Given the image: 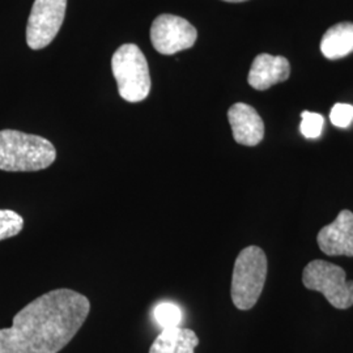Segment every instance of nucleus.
Wrapping results in <instances>:
<instances>
[{
  "label": "nucleus",
  "mask_w": 353,
  "mask_h": 353,
  "mask_svg": "<svg viewBox=\"0 0 353 353\" xmlns=\"http://www.w3.org/2000/svg\"><path fill=\"white\" fill-rule=\"evenodd\" d=\"M290 64L285 57L259 54L255 57L248 76L249 85L256 90L267 89L290 79Z\"/></svg>",
  "instance_id": "obj_10"
},
{
  "label": "nucleus",
  "mask_w": 353,
  "mask_h": 353,
  "mask_svg": "<svg viewBox=\"0 0 353 353\" xmlns=\"http://www.w3.org/2000/svg\"><path fill=\"white\" fill-rule=\"evenodd\" d=\"M198 32L183 17L164 13L154 19L151 26L153 48L163 55H173L188 50L196 42Z\"/></svg>",
  "instance_id": "obj_7"
},
{
  "label": "nucleus",
  "mask_w": 353,
  "mask_h": 353,
  "mask_svg": "<svg viewBox=\"0 0 353 353\" xmlns=\"http://www.w3.org/2000/svg\"><path fill=\"white\" fill-rule=\"evenodd\" d=\"M301 134L306 139H316L322 135L325 118L321 114L313 113V112H303L301 114Z\"/></svg>",
  "instance_id": "obj_15"
},
{
  "label": "nucleus",
  "mask_w": 353,
  "mask_h": 353,
  "mask_svg": "<svg viewBox=\"0 0 353 353\" xmlns=\"http://www.w3.org/2000/svg\"><path fill=\"white\" fill-rule=\"evenodd\" d=\"M321 51L330 61H338L353 52V23H339L328 28L321 39Z\"/></svg>",
  "instance_id": "obj_12"
},
{
  "label": "nucleus",
  "mask_w": 353,
  "mask_h": 353,
  "mask_svg": "<svg viewBox=\"0 0 353 353\" xmlns=\"http://www.w3.org/2000/svg\"><path fill=\"white\" fill-rule=\"evenodd\" d=\"M24 228V219L11 210H0V241L17 236Z\"/></svg>",
  "instance_id": "obj_14"
},
{
  "label": "nucleus",
  "mask_w": 353,
  "mask_h": 353,
  "mask_svg": "<svg viewBox=\"0 0 353 353\" xmlns=\"http://www.w3.org/2000/svg\"><path fill=\"white\" fill-rule=\"evenodd\" d=\"M90 312L88 299L72 290H51L0 330V353H58L74 339Z\"/></svg>",
  "instance_id": "obj_1"
},
{
  "label": "nucleus",
  "mask_w": 353,
  "mask_h": 353,
  "mask_svg": "<svg viewBox=\"0 0 353 353\" xmlns=\"http://www.w3.org/2000/svg\"><path fill=\"white\" fill-rule=\"evenodd\" d=\"M112 70L119 96L127 102L144 101L151 92L148 62L138 45L126 43L114 52Z\"/></svg>",
  "instance_id": "obj_4"
},
{
  "label": "nucleus",
  "mask_w": 353,
  "mask_h": 353,
  "mask_svg": "<svg viewBox=\"0 0 353 353\" xmlns=\"http://www.w3.org/2000/svg\"><path fill=\"white\" fill-rule=\"evenodd\" d=\"M198 344L199 338L190 328H165L152 343L150 353H195Z\"/></svg>",
  "instance_id": "obj_11"
},
{
  "label": "nucleus",
  "mask_w": 353,
  "mask_h": 353,
  "mask_svg": "<svg viewBox=\"0 0 353 353\" xmlns=\"http://www.w3.org/2000/svg\"><path fill=\"white\" fill-rule=\"evenodd\" d=\"M303 285L321 292L336 309L353 306V281H347L345 271L339 265L316 259L303 268Z\"/></svg>",
  "instance_id": "obj_5"
},
{
  "label": "nucleus",
  "mask_w": 353,
  "mask_h": 353,
  "mask_svg": "<svg viewBox=\"0 0 353 353\" xmlns=\"http://www.w3.org/2000/svg\"><path fill=\"white\" fill-rule=\"evenodd\" d=\"M55 159L57 151L49 140L16 130L0 131V170L38 172Z\"/></svg>",
  "instance_id": "obj_2"
},
{
  "label": "nucleus",
  "mask_w": 353,
  "mask_h": 353,
  "mask_svg": "<svg viewBox=\"0 0 353 353\" xmlns=\"http://www.w3.org/2000/svg\"><path fill=\"white\" fill-rule=\"evenodd\" d=\"M330 121L334 126L347 128L353 122V106L350 103H335L330 113Z\"/></svg>",
  "instance_id": "obj_16"
},
{
  "label": "nucleus",
  "mask_w": 353,
  "mask_h": 353,
  "mask_svg": "<svg viewBox=\"0 0 353 353\" xmlns=\"http://www.w3.org/2000/svg\"><path fill=\"white\" fill-rule=\"evenodd\" d=\"M316 242L322 252L331 256H353V214L343 210L338 217L318 233Z\"/></svg>",
  "instance_id": "obj_8"
},
{
  "label": "nucleus",
  "mask_w": 353,
  "mask_h": 353,
  "mask_svg": "<svg viewBox=\"0 0 353 353\" xmlns=\"http://www.w3.org/2000/svg\"><path fill=\"white\" fill-rule=\"evenodd\" d=\"M67 0H34L26 26V43L32 50L50 45L63 24Z\"/></svg>",
  "instance_id": "obj_6"
},
{
  "label": "nucleus",
  "mask_w": 353,
  "mask_h": 353,
  "mask_svg": "<svg viewBox=\"0 0 353 353\" xmlns=\"http://www.w3.org/2000/svg\"><path fill=\"white\" fill-rule=\"evenodd\" d=\"M233 138L246 147H255L265 138V123L258 112L248 103L237 102L228 110Z\"/></svg>",
  "instance_id": "obj_9"
},
{
  "label": "nucleus",
  "mask_w": 353,
  "mask_h": 353,
  "mask_svg": "<svg viewBox=\"0 0 353 353\" xmlns=\"http://www.w3.org/2000/svg\"><path fill=\"white\" fill-rule=\"evenodd\" d=\"M182 318H183L182 310L176 303H157L153 309V319L163 330L179 327Z\"/></svg>",
  "instance_id": "obj_13"
},
{
  "label": "nucleus",
  "mask_w": 353,
  "mask_h": 353,
  "mask_svg": "<svg viewBox=\"0 0 353 353\" xmlns=\"http://www.w3.org/2000/svg\"><path fill=\"white\" fill-rule=\"evenodd\" d=\"M267 256L258 246H249L239 254L232 276V301L240 310H250L258 303L267 278Z\"/></svg>",
  "instance_id": "obj_3"
},
{
  "label": "nucleus",
  "mask_w": 353,
  "mask_h": 353,
  "mask_svg": "<svg viewBox=\"0 0 353 353\" xmlns=\"http://www.w3.org/2000/svg\"><path fill=\"white\" fill-rule=\"evenodd\" d=\"M223 1H228V3H242V1H248V0H223Z\"/></svg>",
  "instance_id": "obj_17"
}]
</instances>
